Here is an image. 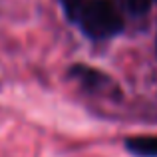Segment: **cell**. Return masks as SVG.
<instances>
[{
	"label": "cell",
	"mask_w": 157,
	"mask_h": 157,
	"mask_svg": "<svg viewBox=\"0 0 157 157\" xmlns=\"http://www.w3.org/2000/svg\"><path fill=\"white\" fill-rule=\"evenodd\" d=\"M74 24L92 40H107L123 32V16L109 0H88Z\"/></svg>",
	"instance_id": "obj_1"
},
{
	"label": "cell",
	"mask_w": 157,
	"mask_h": 157,
	"mask_svg": "<svg viewBox=\"0 0 157 157\" xmlns=\"http://www.w3.org/2000/svg\"><path fill=\"white\" fill-rule=\"evenodd\" d=\"M70 76L78 80V84L92 94H105V96H117V86L107 74L84 64H76L70 68Z\"/></svg>",
	"instance_id": "obj_2"
},
{
	"label": "cell",
	"mask_w": 157,
	"mask_h": 157,
	"mask_svg": "<svg viewBox=\"0 0 157 157\" xmlns=\"http://www.w3.org/2000/svg\"><path fill=\"white\" fill-rule=\"evenodd\" d=\"M125 149L135 157H157V135H135L125 139Z\"/></svg>",
	"instance_id": "obj_3"
},
{
	"label": "cell",
	"mask_w": 157,
	"mask_h": 157,
	"mask_svg": "<svg viewBox=\"0 0 157 157\" xmlns=\"http://www.w3.org/2000/svg\"><path fill=\"white\" fill-rule=\"evenodd\" d=\"M117 2H119V6H121L127 14H131V16H143V14L149 12L151 4H153L155 0H117Z\"/></svg>",
	"instance_id": "obj_4"
},
{
	"label": "cell",
	"mask_w": 157,
	"mask_h": 157,
	"mask_svg": "<svg viewBox=\"0 0 157 157\" xmlns=\"http://www.w3.org/2000/svg\"><path fill=\"white\" fill-rule=\"evenodd\" d=\"M60 2H62V8H64V14L68 16V20L70 22H76L82 6H84L88 0H60Z\"/></svg>",
	"instance_id": "obj_5"
}]
</instances>
